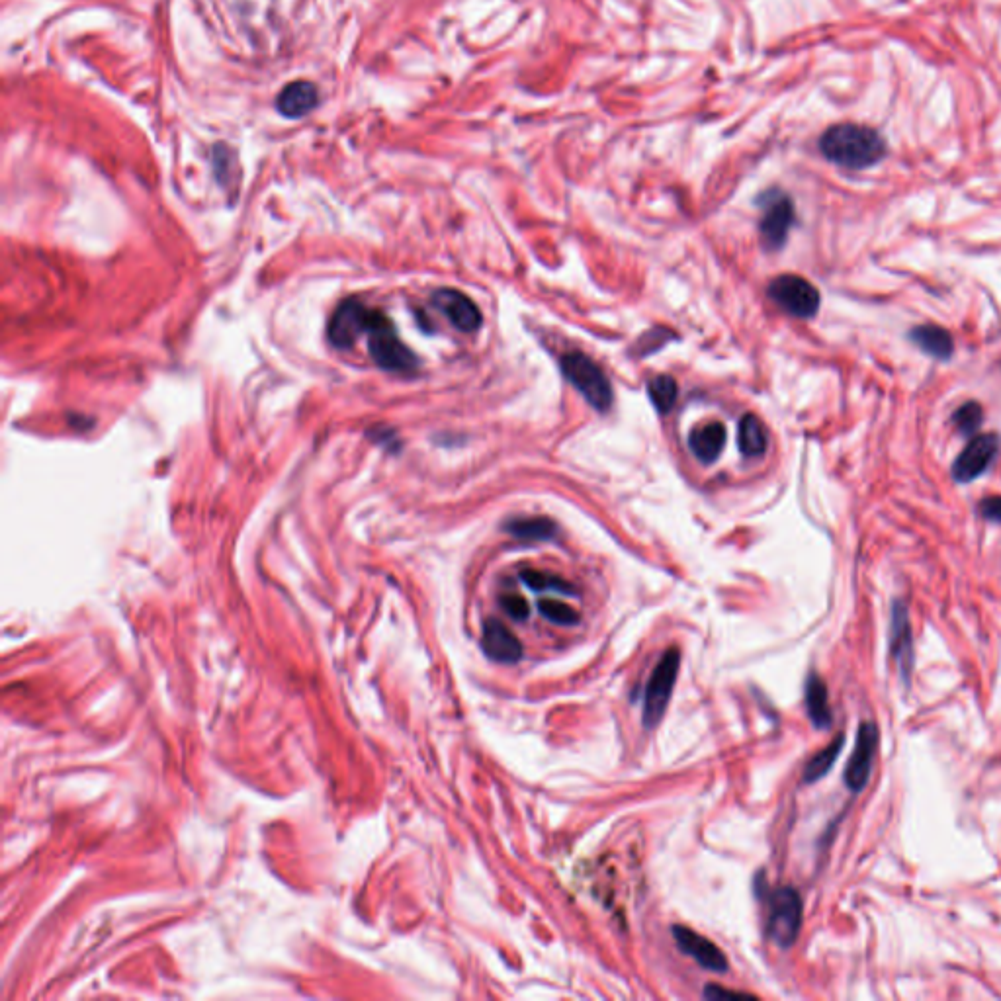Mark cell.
Wrapping results in <instances>:
<instances>
[{"label":"cell","mask_w":1001,"mask_h":1001,"mask_svg":"<svg viewBox=\"0 0 1001 1001\" xmlns=\"http://www.w3.org/2000/svg\"><path fill=\"white\" fill-rule=\"evenodd\" d=\"M820 149L827 161L845 169H867L886 155L884 137L869 126L837 124L822 135Z\"/></svg>","instance_id":"obj_1"},{"label":"cell","mask_w":1001,"mask_h":1001,"mask_svg":"<svg viewBox=\"0 0 1001 1001\" xmlns=\"http://www.w3.org/2000/svg\"><path fill=\"white\" fill-rule=\"evenodd\" d=\"M368 349L376 364L384 370L411 372L417 368V358L395 333L392 321L378 309H370L368 319Z\"/></svg>","instance_id":"obj_2"},{"label":"cell","mask_w":1001,"mask_h":1001,"mask_svg":"<svg viewBox=\"0 0 1001 1001\" xmlns=\"http://www.w3.org/2000/svg\"><path fill=\"white\" fill-rule=\"evenodd\" d=\"M562 370L569 384L581 393L591 407L605 413L612 405V388L603 370L585 354L569 352L562 358Z\"/></svg>","instance_id":"obj_3"},{"label":"cell","mask_w":1001,"mask_h":1001,"mask_svg":"<svg viewBox=\"0 0 1001 1001\" xmlns=\"http://www.w3.org/2000/svg\"><path fill=\"white\" fill-rule=\"evenodd\" d=\"M804 906L798 890L783 886L769 896L767 915V935L781 949H788L796 943L802 927Z\"/></svg>","instance_id":"obj_4"},{"label":"cell","mask_w":1001,"mask_h":1001,"mask_svg":"<svg viewBox=\"0 0 1001 1001\" xmlns=\"http://www.w3.org/2000/svg\"><path fill=\"white\" fill-rule=\"evenodd\" d=\"M679 663H681V653L677 648H669L661 655L659 663L655 665V669L648 679V685H646V693H644L642 720H644L646 728H653L661 722V718L667 710V704L673 695V687H675L677 673H679Z\"/></svg>","instance_id":"obj_5"},{"label":"cell","mask_w":1001,"mask_h":1001,"mask_svg":"<svg viewBox=\"0 0 1001 1001\" xmlns=\"http://www.w3.org/2000/svg\"><path fill=\"white\" fill-rule=\"evenodd\" d=\"M769 296L794 317L810 319L820 309V292L806 278L783 274L769 284Z\"/></svg>","instance_id":"obj_6"},{"label":"cell","mask_w":1001,"mask_h":1001,"mask_svg":"<svg viewBox=\"0 0 1001 1001\" xmlns=\"http://www.w3.org/2000/svg\"><path fill=\"white\" fill-rule=\"evenodd\" d=\"M763 218L759 223L761 239L769 249H781L794 223V204L779 190H771L763 196Z\"/></svg>","instance_id":"obj_7"},{"label":"cell","mask_w":1001,"mask_h":1001,"mask_svg":"<svg viewBox=\"0 0 1001 1001\" xmlns=\"http://www.w3.org/2000/svg\"><path fill=\"white\" fill-rule=\"evenodd\" d=\"M878 747V728L872 722H863L857 732V741L853 753L847 761L845 769V784L851 792H861L869 784L872 773V763Z\"/></svg>","instance_id":"obj_8"},{"label":"cell","mask_w":1001,"mask_h":1001,"mask_svg":"<svg viewBox=\"0 0 1001 1001\" xmlns=\"http://www.w3.org/2000/svg\"><path fill=\"white\" fill-rule=\"evenodd\" d=\"M1001 440L998 435L974 436L968 446L960 452L953 466V478L958 483L974 481L982 476L1000 454Z\"/></svg>","instance_id":"obj_9"},{"label":"cell","mask_w":1001,"mask_h":1001,"mask_svg":"<svg viewBox=\"0 0 1001 1001\" xmlns=\"http://www.w3.org/2000/svg\"><path fill=\"white\" fill-rule=\"evenodd\" d=\"M890 652L896 669L900 671L906 685H910L912 669H914V636L910 624V612L902 601H896L892 607V634H890Z\"/></svg>","instance_id":"obj_10"},{"label":"cell","mask_w":1001,"mask_h":1001,"mask_svg":"<svg viewBox=\"0 0 1001 1001\" xmlns=\"http://www.w3.org/2000/svg\"><path fill=\"white\" fill-rule=\"evenodd\" d=\"M370 319V309L358 300H349L339 305L329 321V339L339 349H349L356 339L366 333Z\"/></svg>","instance_id":"obj_11"},{"label":"cell","mask_w":1001,"mask_h":1001,"mask_svg":"<svg viewBox=\"0 0 1001 1001\" xmlns=\"http://www.w3.org/2000/svg\"><path fill=\"white\" fill-rule=\"evenodd\" d=\"M673 937H675L677 947L687 957L693 958L698 966H702L704 970L718 972V974L728 970V958L724 957V953L712 941H708L697 931L683 927V925H675Z\"/></svg>","instance_id":"obj_12"},{"label":"cell","mask_w":1001,"mask_h":1001,"mask_svg":"<svg viewBox=\"0 0 1001 1001\" xmlns=\"http://www.w3.org/2000/svg\"><path fill=\"white\" fill-rule=\"evenodd\" d=\"M481 648L489 659L497 663H517L523 659V646L519 638L497 618L483 622Z\"/></svg>","instance_id":"obj_13"},{"label":"cell","mask_w":1001,"mask_h":1001,"mask_svg":"<svg viewBox=\"0 0 1001 1001\" xmlns=\"http://www.w3.org/2000/svg\"><path fill=\"white\" fill-rule=\"evenodd\" d=\"M435 305L450 319V323L464 331V333H474L481 327V311L478 305L474 304L466 294L444 288L435 294Z\"/></svg>","instance_id":"obj_14"},{"label":"cell","mask_w":1001,"mask_h":1001,"mask_svg":"<svg viewBox=\"0 0 1001 1001\" xmlns=\"http://www.w3.org/2000/svg\"><path fill=\"white\" fill-rule=\"evenodd\" d=\"M317 104H319V92H317V87L309 81L290 83L288 87L280 90V94L276 98L278 112L290 120L304 118L317 108Z\"/></svg>","instance_id":"obj_15"},{"label":"cell","mask_w":1001,"mask_h":1001,"mask_svg":"<svg viewBox=\"0 0 1001 1001\" xmlns=\"http://www.w3.org/2000/svg\"><path fill=\"white\" fill-rule=\"evenodd\" d=\"M726 427L718 421L695 429L689 436V446L702 464H712L718 460L726 446Z\"/></svg>","instance_id":"obj_16"},{"label":"cell","mask_w":1001,"mask_h":1001,"mask_svg":"<svg viewBox=\"0 0 1001 1001\" xmlns=\"http://www.w3.org/2000/svg\"><path fill=\"white\" fill-rule=\"evenodd\" d=\"M910 337L919 349L927 352L933 358L949 360L953 356V350H955L953 337L947 329H943L939 325H933V323L919 325V327H915Z\"/></svg>","instance_id":"obj_17"},{"label":"cell","mask_w":1001,"mask_h":1001,"mask_svg":"<svg viewBox=\"0 0 1001 1001\" xmlns=\"http://www.w3.org/2000/svg\"><path fill=\"white\" fill-rule=\"evenodd\" d=\"M806 712L814 728L827 730L831 726V708H829L826 681L816 673H812L806 681Z\"/></svg>","instance_id":"obj_18"},{"label":"cell","mask_w":1001,"mask_h":1001,"mask_svg":"<svg viewBox=\"0 0 1001 1001\" xmlns=\"http://www.w3.org/2000/svg\"><path fill=\"white\" fill-rule=\"evenodd\" d=\"M738 444H740L741 454L747 458H761L765 454L767 444H769V436L765 431V425L755 415L749 413L741 419Z\"/></svg>","instance_id":"obj_19"},{"label":"cell","mask_w":1001,"mask_h":1001,"mask_svg":"<svg viewBox=\"0 0 1001 1001\" xmlns=\"http://www.w3.org/2000/svg\"><path fill=\"white\" fill-rule=\"evenodd\" d=\"M507 532L513 534L519 540L526 542H548L558 534V526L550 519L544 517H530V519H515L507 523Z\"/></svg>","instance_id":"obj_20"},{"label":"cell","mask_w":1001,"mask_h":1001,"mask_svg":"<svg viewBox=\"0 0 1001 1001\" xmlns=\"http://www.w3.org/2000/svg\"><path fill=\"white\" fill-rule=\"evenodd\" d=\"M843 743H845V738H843V734H839L835 740L826 745L822 751H818L808 761V765L804 769V783H816L822 777H826L827 773L831 771V767L835 765V761L839 759Z\"/></svg>","instance_id":"obj_21"},{"label":"cell","mask_w":1001,"mask_h":1001,"mask_svg":"<svg viewBox=\"0 0 1001 1001\" xmlns=\"http://www.w3.org/2000/svg\"><path fill=\"white\" fill-rule=\"evenodd\" d=\"M521 581L532 591H558L567 597L577 595V589L571 583H567L566 579L552 575V573H546V571L524 569L521 573Z\"/></svg>","instance_id":"obj_22"},{"label":"cell","mask_w":1001,"mask_h":1001,"mask_svg":"<svg viewBox=\"0 0 1001 1001\" xmlns=\"http://www.w3.org/2000/svg\"><path fill=\"white\" fill-rule=\"evenodd\" d=\"M648 393L659 413H669L677 401V382L671 376H657L648 384Z\"/></svg>","instance_id":"obj_23"},{"label":"cell","mask_w":1001,"mask_h":1001,"mask_svg":"<svg viewBox=\"0 0 1001 1001\" xmlns=\"http://www.w3.org/2000/svg\"><path fill=\"white\" fill-rule=\"evenodd\" d=\"M538 610L546 620L560 624V626H575L581 620L577 610L571 609L569 605L562 603V601H556V599H542L538 603Z\"/></svg>","instance_id":"obj_24"},{"label":"cell","mask_w":1001,"mask_h":1001,"mask_svg":"<svg viewBox=\"0 0 1001 1001\" xmlns=\"http://www.w3.org/2000/svg\"><path fill=\"white\" fill-rule=\"evenodd\" d=\"M982 419H984V411H982V405L976 401L964 403L953 415V421L962 435H974L980 429Z\"/></svg>","instance_id":"obj_25"},{"label":"cell","mask_w":1001,"mask_h":1001,"mask_svg":"<svg viewBox=\"0 0 1001 1001\" xmlns=\"http://www.w3.org/2000/svg\"><path fill=\"white\" fill-rule=\"evenodd\" d=\"M499 603H501L503 610H505V612H507L513 620H517V622H523V620H526V618L530 616V607H528V603L524 601L523 597H519V595H503Z\"/></svg>","instance_id":"obj_26"},{"label":"cell","mask_w":1001,"mask_h":1001,"mask_svg":"<svg viewBox=\"0 0 1001 1001\" xmlns=\"http://www.w3.org/2000/svg\"><path fill=\"white\" fill-rule=\"evenodd\" d=\"M704 998L706 1000H755L753 996L745 994V992H734V990H726L722 986H716V984H708L704 988Z\"/></svg>","instance_id":"obj_27"},{"label":"cell","mask_w":1001,"mask_h":1001,"mask_svg":"<svg viewBox=\"0 0 1001 1001\" xmlns=\"http://www.w3.org/2000/svg\"><path fill=\"white\" fill-rule=\"evenodd\" d=\"M984 517L988 521H994V523H1001V497H988L982 501L980 505Z\"/></svg>","instance_id":"obj_28"}]
</instances>
